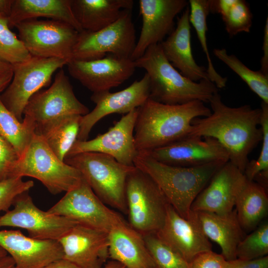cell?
<instances>
[{"label": "cell", "instance_id": "6da1fadb", "mask_svg": "<svg viewBox=\"0 0 268 268\" xmlns=\"http://www.w3.org/2000/svg\"><path fill=\"white\" fill-rule=\"evenodd\" d=\"M209 103L210 115L194 119L187 136L215 139L227 153L229 161L244 173L249 154L262 141L261 108L250 105L229 107L218 92Z\"/></svg>", "mask_w": 268, "mask_h": 268}, {"label": "cell", "instance_id": "7a4b0ae2", "mask_svg": "<svg viewBox=\"0 0 268 268\" xmlns=\"http://www.w3.org/2000/svg\"><path fill=\"white\" fill-rule=\"evenodd\" d=\"M211 109L202 101L169 105L150 98L137 108L134 129L138 152L151 151L187 136L192 121L207 117Z\"/></svg>", "mask_w": 268, "mask_h": 268}, {"label": "cell", "instance_id": "3957f363", "mask_svg": "<svg viewBox=\"0 0 268 268\" xmlns=\"http://www.w3.org/2000/svg\"><path fill=\"white\" fill-rule=\"evenodd\" d=\"M225 163L216 162L196 167L176 166L158 161L145 152H138L134 161V166L152 178L169 203L186 219H189L192 204L197 197Z\"/></svg>", "mask_w": 268, "mask_h": 268}, {"label": "cell", "instance_id": "277c9868", "mask_svg": "<svg viewBox=\"0 0 268 268\" xmlns=\"http://www.w3.org/2000/svg\"><path fill=\"white\" fill-rule=\"evenodd\" d=\"M134 62L136 67L146 71L149 80V98L156 102L169 105L195 100L209 103L218 92L210 80L195 82L183 75L166 59L160 43L149 46Z\"/></svg>", "mask_w": 268, "mask_h": 268}, {"label": "cell", "instance_id": "5b68a950", "mask_svg": "<svg viewBox=\"0 0 268 268\" xmlns=\"http://www.w3.org/2000/svg\"><path fill=\"white\" fill-rule=\"evenodd\" d=\"M64 161L80 172L103 202L127 214L126 182L134 166L124 165L109 155L94 152L67 156Z\"/></svg>", "mask_w": 268, "mask_h": 268}, {"label": "cell", "instance_id": "8992f818", "mask_svg": "<svg viewBox=\"0 0 268 268\" xmlns=\"http://www.w3.org/2000/svg\"><path fill=\"white\" fill-rule=\"evenodd\" d=\"M24 176L38 180L53 195L75 188L83 179L77 169L59 159L36 133L12 174V177Z\"/></svg>", "mask_w": 268, "mask_h": 268}, {"label": "cell", "instance_id": "52a82bcc", "mask_svg": "<svg viewBox=\"0 0 268 268\" xmlns=\"http://www.w3.org/2000/svg\"><path fill=\"white\" fill-rule=\"evenodd\" d=\"M125 196L129 225L141 235L157 233L170 204L156 183L134 166L127 179Z\"/></svg>", "mask_w": 268, "mask_h": 268}, {"label": "cell", "instance_id": "ba28073f", "mask_svg": "<svg viewBox=\"0 0 268 268\" xmlns=\"http://www.w3.org/2000/svg\"><path fill=\"white\" fill-rule=\"evenodd\" d=\"M136 43L132 9H126L117 21L105 28L95 32H79L71 60H94L107 54L131 58Z\"/></svg>", "mask_w": 268, "mask_h": 268}, {"label": "cell", "instance_id": "9c48e42d", "mask_svg": "<svg viewBox=\"0 0 268 268\" xmlns=\"http://www.w3.org/2000/svg\"><path fill=\"white\" fill-rule=\"evenodd\" d=\"M67 63L63 59L32 56L25 62L13 65L12 78L0 94L1 102L22 121L24 110L31 96L49 85L54 73Z\"/></svg>", "mask_w": 268, "mask_h": 268}, {"label": "cell", "instance_id": "30bf717a", "mask_svg": "<svg viewBox=\"0 0 268 268\" xmlns=\"http://www.w3.org/2000/svg\"><path fill=\"white\" fill-rule=\"evenodd\" d=\"M18 38L34 57L60 58L68 62L79 32L70 25L59 20L29 19L17 24Z\"/></svg>", "mask_w": 268, "mask_h": 268}, {"label": "cell", "instance_id": "8fae6325", "mask_svg": "<svg viewBox=\"0 0 268 268\" xmlns=\"http://www.w3.org/2000/svg\"><path fill=\"white\" fill-rule=\"evenodd\" d=\"M48 211L78 224L107 232L126 222L97 197L84 178L78 186L66 192Z\"/></svg>", "mask_w": 268, "mask_h": 268}, {"label": "cell", "instance_id": "7c38bea8", "mask_svg": "<svg viewBox=\"0 0 268 268\" xmlns=\"http://www.w3.org/2000/svg\"><path fill=\"white\" fill-rule=\"evenodd\" d=\"M28 192L17 196L13 204V208L0 215V227L25 229L28 236L35 239L58 240L77 224L66 217L40 209Z\"/></svg>", "mask_w": 268, "mask_h": 268}, {"label": "cell", "instance_id": "4fadbf2b", "mask_svg": "<svg viewBox=\"0 0 268 268\" xmlns=\"http://www.w3.org/2000/svg\"><path fill=\"white\" fill-rule=\"evenodd\" d=\"M88 108L76 98L68 76L61 68L54 82L45 90H39L29 100L23 115L40 125L67 115L84 116Z\"/></svg>", "mask_w": 268, "mask_h": 268}, {"label": "cell", "instance_id": "5bb4252c", "mask_svg": "<svg viewBox=\"0 0 268 268\" xmlns=\"http://www.w3.org/2000/svg\"><path fill=\"white\" fill-rule=\"evenodd\" d=\"M149 97V80L146 73L141 79L134 81L121 91L93 93L90 99L95 107L82 116L77 140H87L92 128L105 116L112 114H127L141 106Z\"/></svg>", "mask_w": 268, "mask_h": 268}, {"label": "cell", "instance_id": "9a60e30c", "mask_svg": "<svg viewBox=\"0 0 268 268\" xmlns=\"http://www.w3.org/2000/svg\"><path fill=\"white\" fill-rule=\"evenodd\" d=\"M67 66L69 74L93 93L119 86L133 75L136 68L131 58L111 54L91 61L71 60Z\"/></svg>", "mask_w": 268, "mask_h": 268}, {"label": "cell", "instance_id": "2e32d148", "mask_svg": "<svg viewBox=\"0 0 268 268\" xmlns=\"http://www.w3.org/2000/svg\"><path fill=\"white\" fill-rule=\"evenodd\" d=\"M137 114V108L124 115L106 133L91 140H76L66 156L82 152H99L109 155L124 165L134 166V159L138 153L134 139Z\"/></svg>", "mask_w": 268, "mask_h": 268}, {"label": "cell", "instance_id": "e0dca14e", "mask_svg": "<svg viewBox=\"0 0 268 268\" xmlns=\"http://www.w3.org/2000/svg\"><path fill=\"white\" fill-rule=\"evenodd\" d=\"M142 27L131 59L141 57L150 46L160 43L174 30L175 17L188 5L186 0H139Z\"/></svg>", "mask_w": 268, "mask_h": 268}, {"label": "cell", "instance_id": "ac0fdd59", "mask_svg": "<svg viewBox=\"0 0 268 268\" xmlns=\"http://www.w3.org/2000/svg\"><path fill=\"white\" fill-rule=\"evenodd\" d=\"M148 153L169 165L196 167L212 162L229 161L227 153L215 139L187 136Z\"/></svg>", "mask_w": 268, "mask_h": 268}, {"label": "cell", "instance_id": "d6986e66", "mask_svg": "<svg viewBox=\"0 0 268 268\" xmlns=\"http://www.w3.org/2000/svg\"><path fill=\"white\" fill-rule=\"evenodd\" d=\"M248 180L228 161L213 176L193 202L191 210L224 215L233 210L236 199Z\"/></svg>", "mask_w": 268, "mask_h": 268}, {"label": "cell", "instance_id": "ffe728a7", "mask_svg": "<svg viewBox=\"0 0 268 268\" xmlns=\"http://www.w3.org/2000/svg\"><path fill=\"white\" fill-rule=\"evenodd\" d=\"M57 241L63 258L79 268H100L109 258L107 232L77 224Z\"/></svg>", "mask_w": 268, "mask_h": 268}, {"label": "cell", "instance_id": "44dd1931", "mask_svg": "<svg viewBox=\"0 0 268 268\" xmlns=\"http://www.w3.org/2000/svg\"><path fill=\"white\" fill-rule=\"evenodd\" d=\"M0 247L13 260L15 268H42L63 257L57 240L33 238L18 230H0Z\"/></svg>", "mask_w": 268, "mask_h": 268}, {"label": "cell", "instance_id": "7402d4cb", "mask_svg": "<svg viewBox=\"0 0 268 268\" xmlns=\"http://www.w3.org/2000/svg\"><path fill=\"white\" fill-rule=\"evenodd\" d=\"M157 235L189 263L197 256L211 251V244L190 214L180 216L169 204L164 223Z\"/></svg>", "mask_w": 268, "mask_h": 268}, {"label": "cell", "instance_id": "603a6c76", "mask_svg": "<svg viewBox=\"0 0 268 268\" xmlns=\"http://www.w3.org/2000/svg\"><path fill=\"white\" fill-rule=\"evenodd\" d=\"M188 6L178 18L176 27L160 44L166 59L183 75L195 82L210 80L205 67L199 66L193 55Z\"/></svg>", "mask_w": 268, "mask_h": 268}, {"label": "cell", "instance_id": "cb8c5ba5", "mask_svg": "<svg viewBox=\"0 0 268 268\" xmlns=\"http://www.w3.org/2000/svg\"><path fill=\"white\" fill-rule=\"evenodd\" d=\"M190 215L206 237L220 246L221 255L227 261L237 259V246L244 238V232L235 209L224 215L191 211Z\"/></svg>", "mask_w": 268, "mask_h": 268}, {"label": "cell", "instance_id": "d4e9b609", "mask_svg": "<svg viewBox=\"0 0 268 268\" xmlns=\"http://www.w3.org/2000/svg\"><path fill=\"white\" fill-rule=\"evenodd\" d=\"M109 258L126 268H155L142 236L126 222L108 232Z\"/></svg>", "mask_w": 268, "mask_h": 268}, {"label": "cell", "instance_id": "484cf974", "mask_svg": "<svg viewBox=\"0 0 268 268\" xmlns=\"http://www.w3.org/2000/svg\"><path fill=\"white\" fill-rule=\"evenodd\" d=\"M133 0H71L73 14L82 30L95 32L117 21Z\"/></svg>", "mask_w": 268, "mask_h": 268}, {"label": "cell", "instance_id": "4316f807", "mask_svg": "<svg viewBox=\"0 0 268 268\" xmlns=\"http://www.w3.org/2000/svg\"><path fill=\"white\" fill-rule=\"evenodd\" d=\"M43 17L66 22L82 30L71 9V0H13L8 17L10 28L25 20Z\"/></svg>", "mask_w": 268, "mask_h": 268}, {"label": "cell", "instance_id": "83f0119b", "mask_svg": "<svg viewBox=\"0 0 268 268\" xmlns=\"http://www.w3.org/2000/svg\"><path fill=\"white\" fill-rule=\"evenodd\" d=\"M82 116L67 115L36 125L40 135L57 156L62 161L77 140Z\"/></svg>", "mask_w": 268, "mask_h": 268}, {"label": "cell", "instance_id": "f1b7e54d", "mask_svg": "<svg viewBox=\"0 0 268 268\" xmlns=\"http://www.w3.org/2000/svg\"><path fill=\"white\" fill-rule=\"evenodd\" d=\"M235 206L243 230H252L268 214V190L257 182L248 180L239 193Z\"/></svg>", "mask_w": 268, "mask_h": 268}, {"label": "cell", "instance_id": "f546056e", "mask_svg": "<svg viewBox=\"0 0 268 268\" xmlns=\"http://www.w3.org/2000/svg\"><path fill=\"white\" fill-rule=\"evenodd\" d=\"M22 121L3 105L0 98V134L12 146L20 158L35 134L36 123L24 116Z\"/></svg>", "mask_w": 268, "mask_h": 268}, {"label": "cell", "instance_id": "4dcf8cb0", "mask_svg": "<svg viewBox=\"0 0 268 268\" xmlns=\"http://www.w3.org/2000/svg\"><path fill=\"white\" fill-rule=\"evenodd\" d=\"M190 23L195 28L207 62L206 72L209 80L219 89L226 86L227 78L217 72L212 64L207 45V17L210 13L209 0H190Z\"/></svg>", "mask_w": 268, "mask_h": 268}, {"label": "cell", "instance_id": "1f68e13d", "mask_svg": "<svg viewBox=\"0 0 268 268\" xmlns=\"http://www.w3.org/2000/svg\"><path fill=\"white\" fill-rule=\"evenodd\" d=\"M214 55L236 73L257 94L262 102L268 104V75L260 70L254 71L244 65L235 55H229L224 48H215Z\"/></svg>", "mask_w": 268, "mask_h": 268}, {"label": "cell", "instance_id": "d6a6232c", "mask_svg": "<svg viewBox=\"0 0 268 268\" xmlns=\"http://www.w3.org/2000/svg\"><path fill=\"white\" fill-rule=\"evenodd\" d=\"M260 126L262 146L257 160L249 161L244 172L249 181H254L268 190V104L262 102Z\"/></svg>", "mask_w": 268, "mask_h": 268}, {"label": "cell", "instance_id": "836d02e7", "mask_svg": "<svg viewBox=\"0 0 268 268\" xmlns=\"http://www.w3.org/2000/svg\"><path fill=\"white\" fill-rule=\"evenodd\" d=\"M142 236L156 268H190L189 263L156 233Z\"/></svg>", "mask_w": 268, "mask_h": 268}, {"label": "cell", "instance_id": "e575fe53", "mask_svg": "<svg viewBox=\"0 0 268 268\" xmlns=\"http://www.w3.org/2000/svg\"><path fill=\"white\" fill-rule=\"evenodd\" d=\"M32 56L9 27L8 17L0 15V61L14 65Z\"/></svg>", "mask_w": 268, "mask_h": 268}, {"label": "cell", "instance_id": "d590c367", "mask_svg": "<svg viewBox=\"0 0 268 268\" xmlns=\"http://www.w3.org/2000/svg\"><path fill=\"white\" fill-rule=\"evenodd\" d=\"M237 259L252 260L268 256V223H261L252 233L238 244L236 251Z\"/></svg>", "mask_w": 268, "mask_h": 268}, {"label": "cell", "instance_id": "8d00e7d4", "mask_svg": "<svg viewBox=\"0 0 268 268\" xmlns=\"http://www.w3.org/2000/svg\"><path fill=\"white\" fill-rule=\"evenodd\" d=\"M221 18L224 23L225 30L231 37L241 32L250 31L253 15L245 0H235Z\"/></svg>", "mask_w": 268, "mask_h": 268}, {"label": "cell", "instance_id": "74e56055", "mask_svg": "<svg viewBox=\"0 0 268 268\" xmlns=\"http://www.w3.org/2000/svg\"><path fill=\"white\" fill-rule=\"evenodd\" d=\"M34 186L32 180L24 181L22 178L14 177L0 182V213L7 211L19 195Z\"/></svg>", "mask_w": 268, "mask_h": 268}, {"label": "cell", "instance_id": "f35d334b", "mask_svg": "<svg viewBox=\"0 0 268 268\" xmlns=\"http://www.w3.org/2000/svg\"><path fill=\"white\" fill-rule=\"evenodd\" d=\"M18 160L15 151L0 134V182L12 177Z\"/></svg>", "mask_w": 268, "mask_h": 268}, {"label": "cell", "instance_id": "ab89813d", "mask_svg": "<svg viewBox=\"0 0 268 268\" xmlns=\"http://www.w3.org/2000/svg\"><path fill=\"white\" fill-rule=\"evenodd\" d=\"M227 261L221 254L211 251L200 254L190 263V268H226Z\"/></svg>", "mask_w": 268, "mask_h": 268}, {"label": "cell", "instance_id": "60d3db41", "mask_svg": "<svg viewBox=\"0 0 268 268\" xmlns=\"http://www.w3.org/2000/svg\"><path fill=\"white\" fill-rule=\"evenodd\" d=\"M226 268H268V256L252 260L236 259L227 261Z\"/></svg>", "mask_w": 268, "mask_h": 268}, {"label": "cell", "instance_id": "b9f144b4", "mask_svg": "<svg viewBox=\"0 0 268 268\" xmlns=\"http://www.w3.org/2000/svg\"><path fill=\"white\" fill-rule=\"evenodd\" d=\"M262 49L263 55L261 60L260 70L264 74L268 75V17L265 25Z\"/></svg>", "mask_w": 268, "mask_h": 268}, {"label": "cell", "instance_id": "7bdbcfd3", "mask_svg": "<svg viewBox=\"0 0 268 268\" xmlns=\"http://www.w3.org/2000/svg\"><path fill=\"white\" fill-rule=\"evenodd\" d=\"M42 268H79L71 262L64 258L54 261Z\"/></svg>", "mask_w": 268, "mask_h": 268}, {"label": "cell", "instance_id": "ee69618b", "mask_svg": "<svg viewBox=\"0 0 268 268\" xmlns=\"http://www.w3.org/2000/svg\"><path fill=\"white\" fill-rule=\"evenodd\" d=\"M13 0H0V15L8 17Z\"/></svg>", "mask_w": 268, "mask_h": 268}, {"label": "cell", "instance_id": "f6af8a7d", "mask_svg": "<svg viewBox=\"0 0 268 268\" xmlns=\"http://www.w3.org/2000/svg\"><path fill=\"white\" fill-rule=\"evenodd\" d=\"M12 72V65L0 61V78Z\"/></svg>", "mask_w": 268, "mask_h": 268}, {"label": "cell", "instance_id": "bcb514c9", "mask_svg": "<svg viewBox=\"0 0 268 268\" xmlns=\"http://www.w3.org/2000/svg\"><path fill=\"white\" fill-rule=\"evenodd\" d=\"M0 268H15L14 262L10 256L0 258Z\"/></svg>", "mask_w": 268, "mask_h": 268}, {"label": "cell", "instance_id": "7dc6e473", "mask_svg": "<svg viewBox=\"0 0 268 268\" xmlns=\"http://www.w3.org/2000/svg\"><path fill=\"white\" fill-rule=\"evenodd\" d=\"M13 76V72L0 78V93L2 92L10 83Z\"/></svg>", "mask_w": 268, "mask_h": 268}, {"label": "cell", "instance_id": "c3c4849f", "mask_svg": "<svg viewBox=\"0 0 268 268\" xmlns=\"http://www.w3.org/2000/svg\"><path fill=\"white\" fill-rule=\"evenodd\" d=\"M100 268H126L124 266L120 264V263L111 260L106 263H105Z\"/></svg>", "mask_w": 268, "mask_h": 268}, {"label": "cell", "instance_id": "681fc988", "mask_svg": "<svg viewBox=\"0 0 268 268\" xmlns=\"http://www.w3.org/2000/svg\"><path fill=\"white\" fill-rule=\"evenodd\" d=\"M8 254L6 252L0 247V258L7 256Z\"/></svg>", "mask_w": 268, "mask_h": 268}, {"label": "cell", "instance_id": "f907efd6", "mask_svg": "<svg viewBox=\"0 0 268 268\" xmlns=\"http://www.w3.org/2000/svg\"></svg>", "mask_w": 268, "mask_h": 268}]
</instances>
